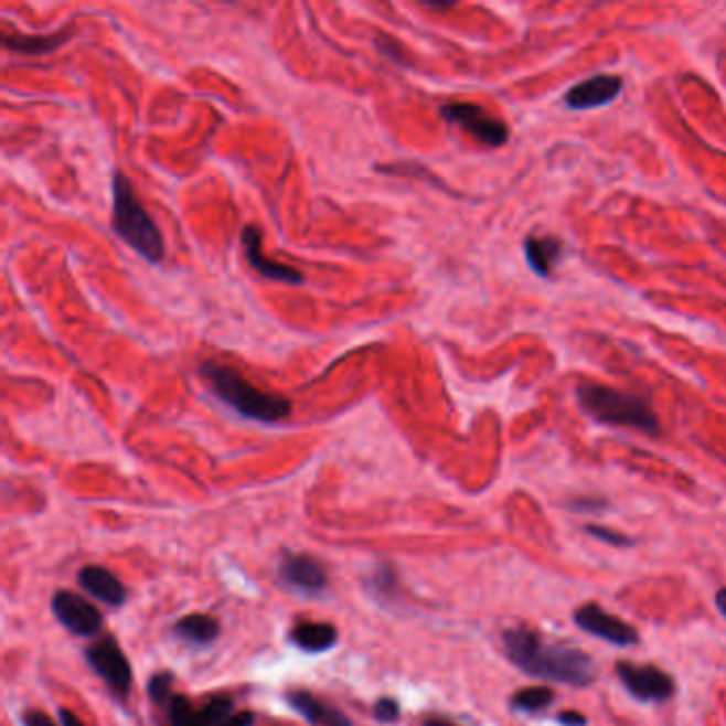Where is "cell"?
<instances>
[{
	"label": "cell",
	"mask_w": 726,
	"mask_h": 726,
	"mask_svg": "<svg viewBox=\"0 0 726 726\" xmlns=\"http://www.w3.org/2000/svg\"><path fill=\"white\" fill-rule=\"evenodd\" d=\"M501 643L508 661L522 673L574 688H586L595 682L592 659L565 641H545V637L526 627L503 631Z\"/></svg>",
	"instance_id": "6da1fadb"
},
{
	"label": "cell",
	"mask_w": 726,
	"mask_h": 726,
	"mask_svg": "<svg viewBox=\"0 0 726 726\" xmlns=\"http://www.w3.org/2000/svg\"><path fill=\"white\" fill-rule=\"evenodd\" d=\"M212 393L237 414L258 423H279L290 416L292 403L279 394L265 393L249 384L242 373L220 361H205L199 369Z\"/></svg>",
	"instance_id": "7a4b0ae2"
},
{
	"label": "cell",
	"mask_w": 726,
	"mask_h": 726,
	"mask_svg": "<svg viewBox=\"0 0 726 726\" xmlns=\"http://www.w3.org/2000/svg\"><path fill=\"white\" fill-rule=\"evenodd\" d=\"M111 192H114V231L148 263L158 265L167 252L162 233L156 226L152 215L139 203L132 183L128 182V178L120 171L114 175Z\"/></svg>",
	"instance_id": "3957f363"
},
{
	"label": "cell",
	"mask_w": 726,
	"mask_h": 726,
	"mask_svg": "<svg viewBox=\"0 0 726 726\" xmlns=\"http://www.w3.org/2000/svg\"><path fill=\"white\" fill-rule=\"evenodd\" d=\"M577 398L586 414L599 423L633 428L645 435H659L661 430L656 414L637 394L620 393L601 384L586 382L577 388Z\"/></svg>",
	"instance_id": "277c9868"
},
{
	"label": "cell",
	"mask_w": 726,
	"mask_h": 726,
	"mask_svg": "<svg viewBox=\"0 0 726 726\" xmlns=\"http://www.w3.org/2000/svg\"><path fill=\"white\" fill-rule=\"evenodd\" d=\"M86 663L107 684L109 693L126 701L132 691V666L114 636L96 637L84 650Z\"/></svg>",
	"instance_id": "5b68a950"
},
{
	"label": "cell",
	"mask_w": 726,
	"mask_h": 726,
	"mask_svg": "<svg viewBox=\"0 0 726 726\" xmlns=\"http://www.w3.org/2000/svg\"><path fill=\"white\" fill-rule=\"evenodd\" d=\"M616 675L627 693L639 703H666L675 695V680L661 666L616 663Z\"/></svg>",
	"instance_id": "8992f818"
},
{
	"label": "cell",
	"mask_w": 726,
	"mask_h": 726,
	"mask_svg": "<svg viewBox=\"0 0 726 726\" xmlns=\"http://www.w3.org/2000/svg\"><path fill=\"white\" fill-rule=\"evenodd\" d=\"M441 116L488 148H501L510 139L508 124L492 118L476 103H448L441 107Z\"/></svg>",
	"instance_id": "52a82bcc"
},
{
	"label": "cell",
	"mask_w": 726,
	"mask_h": 726,
	"mask_svg": "<svg viewBox=\"0 0 726 726\" xmlns=\"http://www.w3.org/2000/svg\"><path fill=\"white\" fill-rule=\"evenodd\" d=\"M52 611L71 636L96 639L105 627L100 609L73 590H56L52 597Z\"/></svg>",
	"instance_id": "ba28073f"
},
{
	"label": "cell",
	"mask_w": 726,
	"mask_h": 726,
	"mask_svg": "<svg viewBox=\"0 0 726 726\" xmlns=\"http://www.w3.org/2000/svg\"><path fill=\"white\" fill-rule=\"evenodd\" d=\"M574 622L577 629H581L588 636L597 637L618 648H631L639 643V633L636 627H631L627 620L606 611L604 607L595 601L584 604L574 611Z\"/></svg>",
	"instance_id": "9c48e42d"
},
{
	"label": "cell",
	"mask_w": 726,
	"mask_h": 726,
	"mask_svg": "<svg viewBox=\"0 0 726 726\" xmlns=\"http://www.w3.org/2000/svg\"><path fill=\"white\" fill-rule=\"evenodd\" d=\"M164 712L169 714L171 726H222L237 714L235 701L226 695L212 696L201 705L188 696L175 695Z\"/></svg>",
	"instance_id": "30bf717a"
},
{
	"label": "cell",
	"mask_w": 726,
	"mask_h": 726,
	"mask_svg": "<svg viewBox=\"0 0 726 726\" xmlns=\"http://www.w3.org/2000/svg\"><path fill=\"white\" fill-rule=\"evenodd\" d=\"M279 577L292 590H301L305 595H318L327 588L329 574L324 565L305 552H286L279 563Z\"/></svg>",
	"instance_id": "8fae6325"
},
{
	"label": "cell",
	"mask_w": 726,
	"mask_h": 726,
	"mask_svg": "<svg viewBox=\"0 0 726 726\" xmlns=\"http://www.w3.org/2000/svg\"><path fill=\"white\" fill-rule=\"evenodd\" d=\"M243 254L247 263L256 269L258 275L273 279L277 284H288V286H301L305 284V275L288 265H281L277 260H271L263 252V233L254 224H245L242 228Z\"/></svg>",
	"instance_id": "7c38bea8"
},
{
	"label": "cell",
	"mask_w": 726,
	"mask_h": 726,
	"mask_svg": "<svg viewBox=\"0 0 726 726\" xmlns=\"http://www.w3.org/2000/svg\"><path fill=\"white\" fill-rule=\"evenodd\" d=\"M77 584L105 606L121 607L128 601V590L124 581L103 565L82 567L77 574Z\"/></svg>",
	"instance_id": "4fadbf2b"
},
{
	"label": "cell",
	"mask_w": 726,
	"mask_h": 726,
	"mask_svg": "<svg viewBox=\"0 0 726 726\" xmlns=\"http://www.w3.org/2000/svg\"><path fill=\"white\" fill-rule=\"evenodd\" d=\"M620 92L622 79L618 75H595L567 92V105L572 109H595L611 103Z\"/></svg>",
	"instance_id": "5bb4252c"
},
{
	"label": "cell",
	"mask_w": 726,
	"mask_h": 726,
	"mask_svg": "<svg viewBox=\"0 0 726 726\" xmlns=\"http://www.w3.org/2000/svg\"><path fill=\"white\" fill-rule=\"evenodd\" d=\"M286 703L311 726H354L341 709L324 703L309 691H290L286 695Z\"/></svg>",
	"instance_id": "9a60e30c"
},
{
	"label": "cell",
	"mask_w": 726,
	"mask_h": 726,
	"mask_svg": "<svg viewBox=\"0 0 726 726\" xmlns=\"http://www.w3.org/2000/svg\"><path fill=\"white\" fill-rule=\"evenodd\" d=\"M288 639L305 654H324V652H331L339 643V631L329 622L305 620V622H297L290 629Z\"/></svg>",
	"instance_id": "2e32d148"
},
{
	"label": "cell",
	"mask_w": 726,
	"mask_h": 726,
	"mask_svg": "<svg viewBox=\"0 0 726 726\" xmlns=\"http://www.w3.org/2000/svg\"><path fill=\"white\" fill-rule=\"evenodd\" d=\"M71 36L73 34L68 31H62L58 34H36V36L13 32V34H2V45L18 54L43 56V54L56 52Z\"/></svg>",
	"instance_id": "e0dca14e"
},
{
	"label": "cell",
	"mask_w": 726,
	"mask_h": 726,
	"mask_svg": "<svg viewBox=\"0 0 726 726\" xmlns=\"http://www.w3.org/2000/svg\"><path fill=\"white\" fill-rule=\"evenodd\" d=\"M220 622L207 613H188L173 624V636L190 645H210L220 637Z\"/></svg>",
	"instance_id": "ac0fdd59"
},
{
	"label": "cell",
	"mask_w": 726,
	"mask_h": 726,
	"mask_svg": "<svg viewBox=\"0 0 726 726\" xmlns=\"http://www.w3.org/2000/svg\"><path fill=\"white\" fill-rule=\"evenodd\" d=\"M526 260L537 275H547L552 267L563 258V243L556 237H529L524 243Z\"/></svg>",
	"instance_id": "d6986e66"
},
{
	"label": "cell",
	"mask_w": 726,
	"mask_h": 726,
	"mask_svg": "<svg viewBox=\"0 0 726 726\" xmlns=\"http://www.w3.org/2000/svg\"><path fill=\"white\" fill-rule=\"evenodd\" d=\"M554 701V691H549L547 686H531V688H522L517 691L510 705L514 712L520 714H537L544 712L545 707H549Z\"/></svg>",
	"instance_id": "ffe728a7"
},
{
	"label": "cell",
	"mask_w": 726,
	"mask_h": 726,
	"mask_svg": "<svg viewBox=\"0 0 726 726\" xmlns=\"http://www.w3.org/2000/svg\"><path fill=\"white\" fill-rule=\"evenodd\" d=\"M173 673L169 671H160V673H153L152 677L148 680V696L152 698L153 705H158L160 709H167L169 703L173 701V696L178 695L173 691Z\"/></svg>",
	"instance_id": "44dd1931"
},
{
	"label": "cell",
	"mask_w": 726,
	"mask_h": 726,
	"mask_svg": "<svg viewBox=\"0 0 726 726\" xmlns=\"http://www.w3.org/2000/svg\"><path fill=\"white\" fill-rule=\"evenodd\" d=\"M377 597H386V599H393L398 590V584H396V574H394L393 567L391 565H377L375 572H373V577H371V584H369Z\"/></svg>",
	"instance_id": "7402d4cb"
},
{
	"label": "cell",
	"mask_w": 726,
	"mask_h": 726,
	"mask_svg": "<svg viewBox=\"0 0 726 726\" xmlns=\"http://www.w3.org/2000/svg\"><path fill=\"white\" fill-rule=\"evenodd\" d=\"M588 535H592L595 540L604 542L607 545H613V547H631L636 545V540H631L629 535L620 533V531H613V529H607V526H601V524H588L584 529Z\"/></svg>",
	"instance_id": "603a6c76"
},
{
	"label": "cell",
	"mask_w": 726,
	"mask_h": 726,
	"mask_svg": "<svg viewBox=\"0 0 726 726\" xmlns=\"http://www.w3.org/2000/svg\"><path fill=\"white\" fill-rule=\"evenodd\" d=\"M373 718L380 725H394L401 718V703L394 696H382L373 705Z\"/></svg>",
	"instance_id": "cb8c5ba5"
},
{
	"label": "cell",
	"mask_w": 726,
	"mask_h": 726,
	"mask_svg": "<svg viewBox=\"0 0 726 726\" xmlns=\"http://www.w3.org/2000/svg\"><path fill=\"white\" fill-rule=\"evenodd\" d=\"M606 508L607 501L595 499V497H581L569 503V510H574L577 514H597V512H604Z\"/></svg>",
	"instance_id": "d4e9b609"
},
{
	"label": "cell",
	"mask_w": 726,
	"mask_h": 726,
	"mask_svg": "<svg viewBox=\"0 0 726 726\" xmlns=\"http://www.w3.org/2000/svg\"><path fill=\"white\" fill-rule=\"evenodd\" d=\"M20 723L22 726H56L52 723V718L39 709H26L22 712L20 716Z\"/></svg>",
	"instance_id": "484cf974"
},
{
	"label": "cell",
	"mask_w": 726,
	"mask_h": 726,
	"mask_svg": "<svg viewBox=\"0 0 726 726\" xmlns=\"http://www.w3.org/2000/svg\"><path fill=\"white\" fill-rule=\"evenodd\" d=\"M375 45H377L388 58H393L394 62H398V64H405V62H407L401 56V54H396L398 50H396V45H394L388 36H377V39H375Z\"/></svg>",
	"instance_id": "4316f807"
},
{
	"label": "cell",
	"mask_w": 726,
	"mask_h": 726,
	"mask_svg": "<svg viewBox=\"0 0 726 726\" xmlns=\"http://www.w3.org/2000/svg\"><path fill=\"white\" fill-rule=\"evenodd\" d=\"M558 725L563 726H586V716H581L579 712H560L558 714Z\"/></svg>",
	"instance_id": "83f0119b"
},
{
	"label": "cell",
	"mask_w": 726,
	"mask_h": 726,
	"mask_svg": "<svg viewBox=\"0 0 726 726\" xmlns=\"http://www.w3.org/2000/svg\"><path fill=\"white\" fill-rule=\"evenodd\" d=\"M254 720H256V716L252 712H237L222 726H254Z\"/></svg>",
	"instance_id": "f1b7e54d"
},
{
	"label": "cell",
	"mask_w": 726,
	"mask_h": 726,
	"mask_svg": "<svg viewBox=\"0 0 726 726\" xmlns=\"http://www.w3.org/2000/svg\"><path fill=\"white\" fill-rule=\"evenodd\" d=\"M58 718H61L62 726H86L73 712H68V709H61L58 712Z\"/></svg>",
	"instance_id": "f546056e"
},
{
	"label": "cell",
	"mask_w": 726,
	"mask_h": 726,
	"mask_svg": "<svg viewBox=\"0 0 726 726\" xmlns=\"http://www.w3.org/2000/svg\"><path fill=\"white\" fill-rule=\"evenodd\" d=\"M716 607H718V611L726 618V588H720L716 592Z\"/></svg>",
	"instance_id": "4dcf8cb0"
},
{
	"label": "cell",
	"mask_w": 726,
	"mask_h": 726,
	"mask_svg": "<svg viewBox=\"0 0 726 726\" xmlns=\"http://www.w3.org/2000/svg\"><path fill=\"white\" fill-rule=\"evenodd\" d=\"M424 726H456L455 723L450 720H444V718H428L424 720Z\"/></svg>",
	"instance_id": "1f68e13d"
}]
</instances>
